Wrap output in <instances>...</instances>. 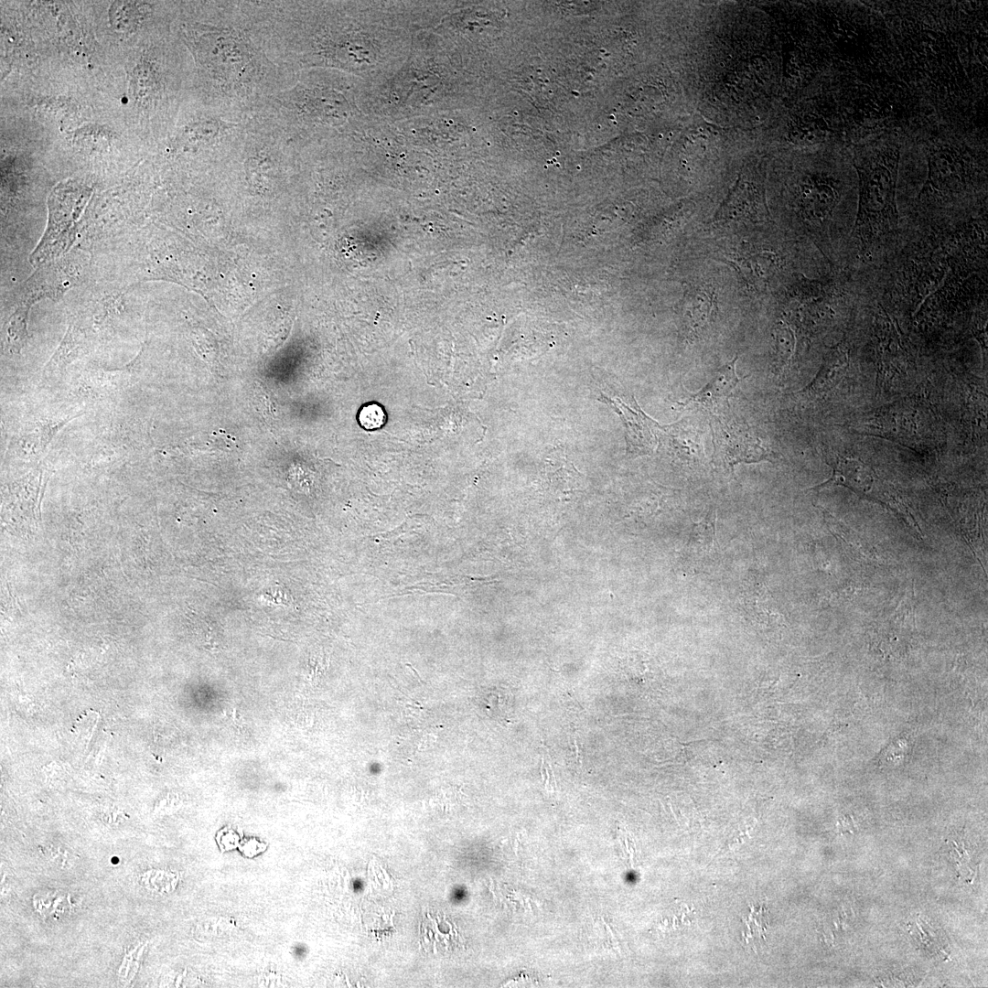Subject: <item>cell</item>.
<instances>
[{
	"label": "cell",
	"instance_id": "obj_1",
	"mask_svg": "<svg viewBox=\"0 0 988 988\" xmlns=\"http://www.w3.org/2000/svg\"><path fill=\"white\" fill-rule=\"evenodd\" d=\"M987 214L973 209L907 220L895 246L857 273L859 283L892 317L919 327L987 311Z\"/></svg>",
	"mask_w": 988,
	"mask_h": 988
},
{
	"label": "cell",
	"instance_id": "obj_2",
	"mask_svg": "<svg viewBox=\"0 0 988 988\" xmlns=\"http://www.w3.org/2000/svg\"><path fill=\"white\" fill-rule=\"evenodd\" d=\"M900 145L883 138L857 147L853 165L859 178L855 219L843 259V268L857 272L876 263L901 233L897 206Z\"/></svg>",
	"mask_w": 988,
	"mask_h": 988
},
{
	"label": "cell",
	"instance_id": "obj_3",
	"mask_svg": "<svg viewBox=\"0 0 988 988\" xmlns=\"http://www.w3.org/2000/svg\"><path fill=\"white\" fill-rule=\"evenodd\" d=\"M201 30L205 34L195 31L199 35L196 45L199 47V59L221 82L223 99L229 97L231 105V98H236L241 110V102L246 106L251 102L253 107L264 93L261 84L267 77L263 73H274V70H269L261 48L240 28L207 27Z\"/></svg>",
	"mask_w": 988,
	"mask_h": 988
},
{
	"label": "cell",
	"instance_id": "obj_4",
	"mask_svg": "<svg viewBox=\"0 0 988 988\" xmlns=\"http://www.w3.org/2000/svg\"><path fill=\"white\" fill-rule=\"evenodd\" d=\"M714 443V461L733 470L740 463L771 461L774 452L755 436L746 423L714 415L711 420Z\"/></svg>",
	"mask_w": 988,
	"mask_h": 988
},
{
	"label": "cell",
	"instance_id": "obj_5",
	"mask_svg": "<svg viewBox=\"0 0 988 988\" xmlns=\"http://www.w3.org/2000/svg\"><path fill=\"white\" fill-rule=\"evenodd\" d=\"M826 461L832 467V477L811 489L816 490L836 484L849 488L858 495H868L872 492L875 475L869 467L856 459L844 458L834 454H830Z\"/></svg>",
	"mask_w": 988,
	"mask_h": 988
},
{
	"label": "cell",
	"instance_id": "obj_6",
	"mask_svg": "<svg viewBox=\"0 0 988 988\" xmlns=\"http://www.w3.org/2000/svg\"><path fill=\"white\" fill-rule=\"evenodd\" d=\"M850 363V349L844 341L832 347L823 358L814 379L799 393L822 395L832 390L843 376Z\"/></svg>",
	"mask_w": 988,
	"mask_h": 988
},
{
	"label": "cell",
	"instance_id": "obj_7",
	"mask_svg": "<svg viewBox=\"0 0 988 988\" xmlns=\"http://www.w3.org/2000/svg\"><path fill=\"white\" fill-rule=\"evenodd\" d=\"M79 415V414H78ZM78 415L63 420L38 421L28 424L17 434L12 447L18 456L28 458L42 454L56 434Z\"/></svg>",
	"mask_w": 988,
	"mask_h": 988
},
{
	"label": "cell",
	"instance_id": "obj_8",
	"mask_svg": "<svg viewBox=\"0 0 988 988\" xmlns=\"http://www.w3.org/2000/svg\"><path fill=\"white\" fill-rule=\"evenodd\" d=\"M736 360L737 356L723 365L706 385L691 393L682 404L697 403L710 409L725 402L740 381L736 372Z\"/></svg>",
	"mask_w": 988,
	"mask_h": 988
},
{
	"label": "cell",
	"instance_id": "obj_9",
	"mask_svg": "<svg viewBox=\"0 0 988 988\" xmlns=\"http://www.w3.org/2000/svg\"><path fill=\"white\" fill-rule=\"evenodd\" d=\"M671 428V446L674 454H677L682 458L689 461H699L703 459V450L699 442L698 435L690 429L685 430L682 426L676 424L670 426Z\"/></svg>",
	"mask_w": 988,
	"mask_h": 988
},
{
	"label": "cell",
	"instance_id": "obj_10",
	"mask_svg": "<svg viewBox=\"0 0 988 988\" xmlns=\"http://www.w3.org/2000/svg\"><path fill=\"white\" fill-rule=\"evenodd\" d=\"M776 369L784 373L791 362L795 350L796 338L793 329L786 323L779 324L775 329Z\"/></svg>",
	"mask_w": 988,
	"mask_h": 988
},
{
	"label": "cell",
	"instance_id": "obj_11",
	"mask_svg": "<svg viewBox=\"0 0 988 988\" xmlns=\"http://www.w3.org/2000/svg\"><path fill=\"white\" fill-rule=\"evenodd\" d=\"M384 420L385 415L382 409L376 404L363 407L359 416L361 426L366 429L379 428L383 424Z\"/></svg>",
	"mask_w": 988,
	"mask_h": 988
},
{
	"label": "cell",
	"instance_id": "obj_12",
	"mask_svg": "<svg viewBox=\"0 0 988 988\" xmlns=\"http://www.w3.org/2000/svg\"><path fill=\"white\" fill-rule=\"evenodd\" d=\"M574 743H575V746L576 757H577V759H578L580 757V756H579V748H578V746H577L576 738L574 739Z\"/></svg>",
	"mask_w": 988,
	"mask_h": 988
}]
</instances>
